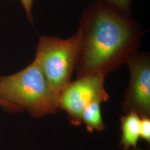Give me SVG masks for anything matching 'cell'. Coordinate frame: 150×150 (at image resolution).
<instances>
[{
  "instance_id": "cell-1",
  "label": "cell",
  "mask_w": 150,
  "mask_h": 150,
  "mask_svg": "<svg viewBox=\"0 0 150 150\" xmlns=\"http://www.w3.org/2000/svg\"><path fill=\"white\" fill-rule=\"evenodd\" d=\"M81 35L77 78L105 77L125 64L137 51L145 31L139 21L95 0L82 12L77 30Z\"/></svg>"
},
{
  "instance_id": "cell-2",
  "label": "cell",
  "mask_w": 150,
  "mask_h": 150,
  "mask_svg": "<svg viewBox=\"0 0 150 150\" xmlns=\"http://www.w3.org/2000/svg\"><path fill=\"white\" fill-rule=\"evenodd\" d=\"M0 100L35 117L54 114L57 98L35 60L15 74L0 77Z\"/></svg>"
},
{
  "instance_id": "cell-3",
  "label": "cell",
  "mask_w": 150,
  "mask_h": 150,
  "mask_svg": "<svg viewBox=\"0 0 150 150\" xmlns=\"http://www.w3.org/2000/svg\"><path fill=\"white\" fill-rule=\"evenodd\" d=\"M80 50L81 35L78 30L66 39L48 36L40 37L34 60L57 100L59 93L71 82Z\"/></svg>"
},
{
  "instance_id": "cell-4",
  "label": "cell",
  "mask_w": 150,
  "mask_h": 150,
  "mask_svg": "<svg viewBox=\"0 0 150 150\" xmlns=\"http://www.w3.org/2000/svg\"><path fill=\"white\" fill-rule=\"evenodd\" d=\"M105 76L100 74L85 75L71 81L57 97L58 108L67 114L71 124L81 125V115L88 105L94 101H107L110 96L104 86Z\"/></svg>"
},
{
  "instance_id": "cell-5",
  "label": "cell",
  "mask_w": 150,
  "mask_h": 150,
  "mask_svg": "<svg viewBox=\"0 0 150 150\" xmlns=\"http://www.w3.org/2000/svg\"><path fill=\"white\" fill-rule=\"evenodd\" d=\"M130 80L122 107L125 114L137 113L150 117V56L149 52H135L127 59Z\"/></svg>"
},
{
  "instance_id": "cell-6",
  "label": "cell",
  "mask_w": 150,
  "mask_h": 150,
  "mask_svg": "<svg viewBox=\"0 0 150 150\" xmlns=\"http://www.w3.org/2000/svg\"><path fill=\"white\" fill-rule=\"evenodd\" d=\"M141 117L134 112H129L120 117L121 137L120 147L122 150L137 147L139 137Z\"/></svg>"
},
{
  "instance_id": "cell-7",
  "label": "cell",
  "mask_w": 150,
  "mask_h": 150,
  "mask_svg": "<svg viewBox=\"0 0 150 150\" xmlns=\"http://www.w3.org/2000/svg\"><path fill=\"white\" fill-rule=\"evenodd\" d=\"M100 101H94L88 105L83 111L81 115L82 122L85 124L87 131L92 133L94 131L101 132L105 128L101 111Z\"/></svg>"
},
{
  "instance_id": "cell-8",
  "label": "cell",
  "mask_w": 150,
  "mask_h": 150,
  "mask_svg": "<svg viewBox=\"0 0 150 150\" xmlns=\"http://www.w3.org/2000/svg\"><path fill=\"white\" fill-rule=\"evenodd\" d=\"M113 9L125 14L131 15L134 0H103Z\"/></svg>"
},
{
  "instance_id": "cell-9",
  "label": "cell",
  "mask_w": 150,
  "mask_h": 150,
  "mask_svg": "<svg viewBox=\"0 0 150 150\" xmlns=\"http://www.w3.org/2000/svg\"><path fill=\"white\" fill-rule=\"evenodd\" d=\"M139 137L140 139L150 142V117H141L139 126Z\"/></svg>"
},
{
  "instance_id": "cell-10",
  "label": "cell",
  "mask_w": 150,
  "mask_h": 150,
  "mask_svg": "<svg viewBox=\"0 0 150 150\" xmlns=\"http://www.w3.org/2000/svg\"><path fill=\"white\" fill-rule=\"evenodd\" d=\"M21 4L22 6L25 11L26 16L28 21L31 24L33 23V5L34 0H20Z\"/></svg>"
},
{
  "instance_id": "cell-11",
  "label": "cell",
  "mask_w": 150,
  "mask_h": 150,
  "mask_svg": "<svg viewBox=\"0 0 150 150\" xmlns=\"http://www.w3.org/2000/svg\"><path fill=\"white\" fill-rule=\"evenodd\" d=\"M0 106L4 108L5 110L8 112H22L21 110L18 107H16L15 106L8 103L7 102H4L0 100Z\"/></svg>"
},
{
  "instance_id": "cell-12",
  "label": "cell",
  "mask_w": 150,
  "mask_h": 150,
  "mask_svg": "<svg viewBox=\"0 0 150 150\" xmlns=\"http://www.w3.org/2000/svg\"><path fill=\"white\" fill-rule=\"evenodd\" d=\"M130 150H141V149H139L137 147H136V148H133V149H131Z\"/></svg>"
}]
</instances>
